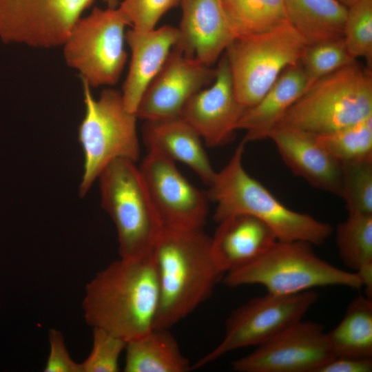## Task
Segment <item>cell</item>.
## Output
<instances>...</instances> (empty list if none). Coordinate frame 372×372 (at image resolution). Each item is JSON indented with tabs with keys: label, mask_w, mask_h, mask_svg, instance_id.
Returning a JSON list of instances; mask_svg holds the SVG:
<instances>
[{
	"label": "cell",
	"mask_w": 372,
	"mask_h": 372,
	"mask_svg": "<svg viewBox=\"0 0 372 372\" xmlns=\"http://www.w3.org/2000/svg\"><path fill=\"white\" fill-rule=\"evenodd\" d=\"M218 223L211 249L224 274L249 263L278 240L265 223L250 215L231 216Z\"/></svg>",
	"instance_id": "ffe728a7"
},
{
	"label": "cell",
	"mask_w": 372,
	"mask_h": 372,
	"mask_svg": "<svg viewBox=\"0 0 372 372\" xmlns=\"http://www.w3.org/2000/svg\"><path fill=\"white\" fill-rule=\"evenodd\" d=\"M98 179L101 206L116 229L120 258L151 255L163 227L136 162L115 159Z\"/></svg>",
	"instance_id": "52a82bcc"
},
{
	"label": "cell",
	"mask_w": 372,
	"mask_h": 372,
	"mask_svg": "<svg viewBox=\"0 0 372 372\" xmlns=\"http://www.w3.org/2000/svg\"><path fill=\"white\" fill-rule=\"evenodd\" d=\"M216 68L207 66L173 48L146 89L136 112L145 121L179 116L189 99L210 85Z\"/></svg>",
	"instance_id": "5bb4252c"
},
{
	"label": "cell",
	"mask_w": 372,
	"mask_h": 372,
	"mask_svg": "<svg viewBox=\"0 0 372 372\" xmlns=\"http://www.w3.org/2000/svg\"><path fill=\"white\" fill-rule=\"evenodd\" d=\"M355 61L343 37L308 45L300 61L306 76V90L323 77Z\"/></svg>",
	"instance_id": "83f0119b"
},
{
	"label": "cell",
	"mask_w": 372,
	"mask_h": 372,
	"mask_svg": "<svg viewBox=\"0 0 372 372\" xmlns=\"http://www.w3.org/2000/svg\"><path fill=\"white\" fill-rule=\"evenodd\" d=\"M335 357L323 327L300 320L231 362L237 372H318Z\"/></svg>",
	"instance_id": "7c38bea8"
},
{
	"label": "cell",
	"mask_w": 372,
	"mask_h": 372,
	"mask_svg": "<svg viewBox=\"0 0 372 372\" xmlns=\"http://www.w3.org/2000/svg\"><path fill=\"white\" fill-rule=\"evenodd\" d=\"M340 197L348 214H372V158L342 163Z\"/></svg>",
	"instance_id": "f1b7e54d"
},
{
	"label": "cell",
	"mask_w": 372,
	"mask_h": 372,
	"mask_svg": "<svg viewBox=\"0 0 372 372\" xmlns=\"http://www.w3.org/2000/svg\"><path fill=\"white\" fill-rule=\"evenodd\" d=\"M181 0H123L118 10L129 26L139 30L156 28L161 17L169 10L180 6Z\"/></svg>",
	"instance_id": "1f68e13d"
},
{
	"label": "cell",
	"mask_w": 372,
	"mask_h": 372,
	"mask_svg": "<svg viewBox=\"0 0 372 372\" xmlns=\"http://www.w3.org/2000/svg\"><path fill=\"white\" fill-rule=\"evenodd\" d=\"M177 39L178 28L171 25L149 30L131 28L126 31L131 58L121 93L129 112L136 114L146 89L163 66Z\"/></svg>",
	"instance_id": "ac0fdd59"
},
{
	"label": "cell",
	"mask_w": 372,
	"mask_h": 372,
	"mask_svg": "<svg viewBox=\"0 0 372 372\" xmlns=\"http://www.w3.org/2000/svg\"><path fill=\"white\" fill-rule=\"evenodd\" d=\"M287 20L308 45L343 37L347 14L338 0H283Z\"/></svg>",
	"instance_id": "603a6c76"
},
{
	"label": "cell",
	"mask_w": 372,
	"mask_h": 372,
	"mask_svg": "<svg viewBox=\"0 0 372 372\" xmlns=\"http://www.w3.org/2000/svg\"><path fill=\"white\" fill-rule=\"evenodd\" d=\"M307 80L300 63L283 70L262 98L244 111L238 130L247 143L267 138L288 109L305 92Z\"/></svg>",
	"instance_id": "44dd1931"
},
{
	"label": "cell",
	"mask_w": 372,
	"mask_h": 372,
	"mask_svg": "<svg viewBox=\"0 0 372 372\" xmlns=\"http://www.w3.org/2000/svg\"><path fill=\"white\" fill-rule=\"evenodd\" d=\"M236 38L260 33L287 21L283 0H221Z\"/></svg>",
	"instance_id": "d4e9b609"
},
{
	"label": "cell",
	"mask_w": 372,
	"mask_h": 372,
	"mask_svg": "<svg viewBox=\"0 0 372 372\" xmlns=\"http://www.w3.org/2000/svg\"><path fill=\"white\" fill-rule=\"evenodd\" d=\"M267 138L275 144L286 165L311 186L340 197L341 163L330 155L312 134L274 128Z\"/></svg>",
	"instance_id": "e0dca14e"
},
{
	"label": "cell",
	"mask_w": 372,
	"mask_h": 372,
	"mask_svg": "<svg viewBox=\"0 0 372 372\" xmlns=\"http://www.w3.org/2000/svg\"><path fill=\"white\" fill-rule=\"evenodd\" d=\"M223 282L229 287L260 285L280 295L329 286L362 288L357 273L333 266L314 252L312 244L300 240H277L249 263L226 273Z\"/></svg>",
	"instance_id": "277c9868"
},
{
	"label": "cell",
	"mask_w": 372,
	"mask_h": 372,
	"mask_svg": "<svg viewBox=\"0 0 372 372\" xmlns=\"http://www.w3.org/2000/svg\"><path fill=\"white\" fill-rule=\"evenodd\" d=\"M339 2H340L342 4L345 6L347 8H349L351 6L353 3H355L358 0H338Z\"/></svg>",
	"instance_id": "d590c367"
},
{
	"label": "cell",
	"mask_w": 372,
	"mask_h": 372,
	"mask_svg": "<svg viewBox=\"0 0 372 372\" xmlns=\"http://www.w3.org/2000/svg\"><path fill=\"white\" fill-rule=\"evenodd\" d=\"M127 26L117 8L94 7L79 19L62 45L67 65L91 87L115 85L127 61Z\"/></svg>",
	"instance_id": "9c48e42d"
},
{
	"label": "cell",
	"mask_w": 372,
	"mask_h": 372,
	"mask_svg": "<svg viewBox=\"0 0 372 372\" xmlns=\"http://www.w3.org/2000/svg\"><path fill=\"white\" fill-rule=\"evenodd\" d=\"M372 116L371 70L356 61L318 81L288 109L275 128L324 134Z\"/></svg>",
	"instance_id": "5b68a950"
},
{
	"label": "cell",
	"mask_w": 372,
	"mask_h": 372,
	"mask_svg": "<svg viewBox=\"0 0 372 372\" xmlns=\"http://www.w3.org/2000/svg\"><path fill=\"white\" fill-rule=\"evenodd\" d=\"M318 297L312 289L291 295L267 292L249 300L231 312L226 320L221 342L196 362L192 369L203 367L232 351L267 341L302 320Z\"/></svg>",
	"instance_id": "30bf717a"
},
{
	"label": "cell",
	"mask_w": 372,
	"mask_h": 372,
	"mask_svg": "<svg viewBox=\"0 0 372 372\" xmlns=\"http://www.w3.org/2000/svg\"><path fill=\"white\" fill-rule=\"evenodd\" d=\"M107 6V8H116L118 6L119 0H102Z\"/></svg>",
	"instance_id": "e575fe53"
},
{
	"label": "cell",
	"mask_w": 372,
	"mask_h": 372,
	"mask_svg": "<svg viewBox=\"0 0 372 372\" xmlns=\"http://www.w3.org/2000/svg\"><path fill=\"white\" fill-rule=\"evenodd\" d=\"M372 358L334 357L318 372H371Z\"/></svg>",
	"instance_id": "836d02e7"
},
{
	"label": "cell",
	"mask_w": 372,
	"mask_h": 372,
	"mask_svg": "<svg viewBox=\"0 0 372 372\" xmlns=\"http://www.w3.org/2000/svg\"><path fill=\"white\" fill-rule=\"evenodd\" d=\"M91 352L81 363V372L119 371L118 359L127 342L101 328H93Z\"/></svg>",
	"instance_id": "4dcf8cb0"
},
{
	"label": "cell",
	"mask_w": 372,
	"mask_h": 372,
	"mask_svg": "<svg viewBox=\"0 0 372 372\" xmlns=\"http://www.w3.org/2000/svg\"><path fill=\"white\" fill-rule=\"evenodd\" d=\"M125 351V372H187L192 369L169 329H153L128 341Z\"/></svg>",
	"instance_id": "7402d4cb"
},
{
	"label": "cell",
	"mask_w": 372,
	"mask_h": 372,
	"mask_svg": "<svg viewBox=\"0 0 372 372\" xmlns=\"http://www.w3.org/2000/svg\"><path fill=\"white\" fill-rule=\"evenodd\" d=\"M341 260L351 271L372 265V214H348L335 229Z\"/></svg>",
	"instance_id": "484cf974"
},
{
	"label": "cell",
	"mask_w": 372,
	"mask_h": 372,
	"mask_svg": "<svg viewBox=\"0 0 372 372\" xmlns=\"http://www.w3.org/2000/svg\"><path fill=\"white\" fill-rule=\"evenodd\" d=\"M316 138L341 163L372 158V116L333 132L316 136Z\"/></svg>",
	"instance_id": "4316f807"
},
{
	"label": "cell",
	"mask_w": 372,
	"mask_h": 372,
	"mask_svg": "<svg viewBox=\"0 0 372 372\" xmlns=\"http://www.w3.org/2000/svg\"><path fill=\"white\" fill-rule=\"evenodd\" d=\"M159 287L152 254L113 262L86 285L83 316L127 342L154 329Z\"/></svg>",
	"instance_id": "6da1fadb"
},
{
	"label": "cell",
	"mask_w": 372,
	"mask_h": 372,
	"mask_svg": "<svg viewBox=\"0 0 372 372\" xmlns=\"http://www.w3.org/2000/svg\"><path fill=\"white\" fill-rule=\"evenodd\" d=\"M142 138L147 152L188 165L209 186L216 172L197 132L181 116L145 121Z\"/></svg>",
	"instance_id": "d6986e66"
},
{
	"label": "cell",
	"mask_w": 372,
	"mask_h": 372,
	"mask_svg": "<svg viewBox=\"0 0 372 372\" xmlns=\"http://www.w3.org/2000/svg\"><path fill=\"white\" fill-rule=\"evenodd\" d=\"M308 43L287 20L257 34L235 38L225 52L236 97L255 105L287 68L300 63Z\"/></svg>",
	"instance_id": "ba28073f"
},
{
	"label": "cell",
	"mask_w": 372,
	"mask_h": 372,
	"mask_svg": "<svg viewBox=\"0 0 372 372\" xmlns=\"http://www.w3.org/2000/svg\"><path fill=\"white\" fill-rule=\"evenodd\" d=\"M85 116L79 127L84 154L79 195L85 196L102 171L115 159L136 162L140 156L137 119L123 103L121 91L105 88L96 99L81 80Z\"/></svg>",
	"instance_id": "8992f818"
},
{
	"label": "cell",
	"mask_w": 372,
	"mask_h": 372,
	"mask_svg": "<svg viewBox=\"0 0 372 372\" xmlns=\"http://www.w3.org/2000/svg\"><path fill=\"white\" fill-rule=\"evenodd\" d=\"M50 353L43 369L45 372H81V363L70 357L62 333L52 329L48 332Z\"/></svg>",
	"instance_id": "d6a6232c"
},
{
	"label": "cell",
	"mask_w": 372,
	"mask_h": 372,
	"mask_svg": "<svg viewBox=\"0 0 372 372\" xmlns=\"http://www.w3.org/2000/svg\"><path fill=\"white\" fill-rule=\"evenodd\" d=\"M182 16L174 46L212 66L236 38L221 0H181Z\"/></svg>",
	"instance_id": "2e32d148"
},
{
	"label": "cell",
	"mask_w": 372,
	"mask_h": 372,
	"mask_svg": "<svg viewBox=\"0 0 372 372\" xmlns=\"http://www.w3.org/2000/svg\"><path fill=\"white\" fill-rule=\"evenodd\" d=\"M152 254L159 287L154 329H169L209 297L224 273L213 258L211 237L203 229L163 228Z\"/></svg>",
	"instance_id": "7a4b0ae2"
},
{
	"label": "cell",
	"mask_w": 372,
	"mask_h": 372,
	"mask_svg": "<svg viewBox=\"0 0 372 372\" xmlns=\"http://www.w3.org/2000/svg\"><path fill=\"white\" fill-rule=\"evenodd\" d=\"M216 70L213 83L193 96L180 115L210 147L231 141L245 110L236 97L225 54L220 58Z\"/></svg>",
	"instance_id": "9a60e30c"
},
{
	"label": "cell",
	"mask_w": 372,
	"mask_h": 372,
	"mask_svg": "<svg viewBox=\"0 0 372 372\" xmlns=\"http://www.w3.org/2000/svg\"><path fill=\"white\" fill-rule=\"evenodd\" d=\"M327 335L335 357L372 358V298H355Z\"/></svg>",
	"instance_id": "cb8c5ba5"
},
{
	"label": "cell",
	"mask_w": 372,
	"mask_h": 372,
	"mask_svg": "<svg viewBox=\"0 0 372 372\" xmlns=\"http://www.w3.org/2000/svg\"><path fill=\"white\" fill-rule=\"evenodd\" d=\"M94 0H0V37L5 43L62 46Z\"/></svg>",
	"instance_id": "8fae6325"
},
{
	"label": "cell",
	"mask_w": 372,
	"mask_h": 372,
	"mask_svg": "<svg viewBox=\"0 0 372 372\" xmlns=\"http://www.w3.org/2000/svg\"><path fill=\"white\" fill-rule=\"evenodd\" d=\"M246 143L244 140L239 143L208 186L209 199L216 205L214 220L218 223L231 216L247 214L265 223L278 240L324 243L333 230L329 223L287 207L247 173L243 165Z\"/></svg>",
	"instance_id": "3957f363"
},
{
	"label": "cell",
	"mask_w": 372,
	"mask_h": 372,
	"mask_svg": "<svg viewBox=\"0 0 372 372\" xmlns=\"http://www.w3.org/2000/svg\"><path fill=\"white\" fill-rule=\"evenodd\" d=\"M343 38L351 56L372 65V0H358L347 9Z\"/></svg>",
	"instance_id": "f546056e"
},
{
	"label": "cell",
	"mask_w": 372,
	"mask_h": 372,
	"mask_svg": "<svg viewBox=\"0 0 372 372\" xmlns=\"http://www.w3.org/2000/svg\"><path fill=\"white\" fill-rule=\"evenodd\" d=\"M163 228L201 230L209 213L207 192L193 185L176 163L147 152L138 167Z\"/></svg>",
	"instance_id": "4fadbf2b"
}]
</instances>
